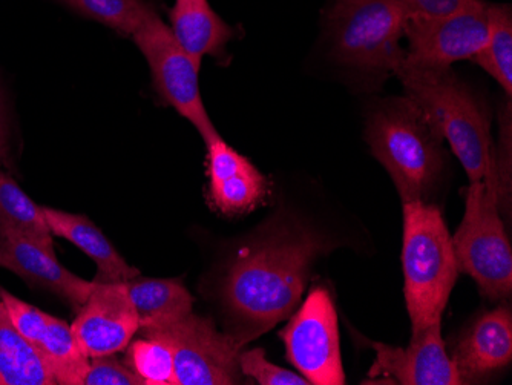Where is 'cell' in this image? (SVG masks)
Wrapping results in <instances>:
<instances>
[{"mask_svg":"<svg viewBox=\"0 0 512 385\" xmlns=\"http://www.w3.org/2000/svg\"><path fill=\"white\" fill-rule=\"evenodd\" d=\"M410 99L450 143L470 183L496 186V143L485 106L453 68H430L404 62L394 70Z\"/></svg>","mask_w":512,"mask_h":385,"instance_id":"obj_2","label":"cell"},{"mask_svg":"<svg viewBox=\"0 0 512 385\" xmlns=\"http://www.w3.org/2000/svg\"><path fill=\"white\" fill-rule=\"evenodd\" d=\"M287 359L310 384H345L338 315L330 293L316 287L281 332Z\"/></svg>","mask_w":512,"mask_h":385,"instance_id":"obj_9","label":"cell"},{"mask_svg":"<svg viewBox=\"0 0 512 385\" xmlns=\"http://www.w3.org/2000/svg\"><path fill=\"white\" fill-rule=\"evenodd\" d=\"M325 244L312 235L275 238L244 251L224 281V304L238 324L241 343L287 320L309 280L310 266Z\"/></svg>","mask_w":512,"mask_h":385,"instance_id":"obj_1","label":"cell"},{"mask_svg":"<svg viewBox=\"0 0 512 385\" xmlns=\"http://www.w3.org/2000/svg\"><path fill=\"white\" fill-rule=\"evenodd\" d=\"M0 267L59 295L80 309L91 295L96 281H86L57 261L56 254L28 238L0 229Z\"/></svg>","mask_w":512,"mask_h":385,"instance_id":"obj_15","label":"cell"},{"mask_svg":"<svg viewBox=\"0 0 512 385\" xmlns=\"http://www.w3.org/2000/svg\"><path fill=\"white\" fill-rule=\"evenodd\" d=\"M165 339L174 355L177 385H230L241 379L237 336L218 332L215 324L194 312L158 329L138 330Z\"/></svg>","mask_w":512,"mask_h":385,"instance_id":"obj_8","label":"cell"},{"mask_svg":"<svg viewBox=\"0 0 512 385\" xmlns=\"http://www.w3.org/2000/svg\"><path fill=\"white\" fill-rule=\"evenodd\" d=\"M171 31L178 45L201 66L204 57H220L234 30L209 4V0H175L169 11Z\"/></svg>","mask_w":512,"mask_h":385,"instance_id":"obj_16","label":"cell"},{"mask_svg":"<svg viewBox=\"0 0 512 385\" xmlns=\"http://www.w3.org/2000/svg\"><path fill=\"white\" fill-rule=\"evenodd\" d=\"M365 142L390 174L402 201H424L439 188L447 152L445 140L407 97H393L371 109Z\"/></svg>","mask_w":512,"mask_h":385,"instance_id":"obj_3","label":"cell"},{"mask_svg":"<svg viewBox=\"0 0 512 385\" xmlns=\"http://www.w3.org/2000/svg\"><path fill=\"white\" fill-rule=\"evenodd\" d=\"M240 370L244 376L255 379L261 385H309L304 376L281 369L267 361L263 349H252L240 355Z\"/></svg>","mask_w":512,"mask_h":385,"instance_id":"obj_25","label":"cell"},{"mask_svg":"<svg viewBox=\"0 0 512 385\" xmlns=\"http://www.w3.org/2000/svg\"><path fill=\"white\" fill-rule=\"evenodd\" d=\"M407 19H434L474 7L482 0H394Z\"/></svg>","mask_w":512,"mask_h":385,"instance_id":"obj_27","label":"cell"},{"mask_svg":"<svg viewBox=\"0 0 512 385\" xmlns=\"http://www.w3.org/2000/svg\"><path fill=\"white\" fill-rule=\"evenodd\" d=\"M404 293L413 336L442 320L459 277L442 212L424 201L404 203Z\"/></svg>","mask_w":512,"mask_h":385,"instance_id":"obj_4","label":"cell"},{"mask_svg":"<svg viewBox=\"0 0 512 385\" xmlns=\"http://www.w3.org/2000/svg\"><path fill=\"white\" fill-rule=\"evenodd\" d=\"M0 229L11 231L20 237L53 252V232L46 221L43 208L37 206L16 181L0 168Z\"/></svg>","mask_w":512,"mask_h":385,"instance_id":"obj_20","label":"cell"},{"mask_svg":"<svg viewBox=\"0 0 512 385\" xmlns=\"http://www.w3.org/2000/svg\"><path fill=\"white\" fill-rule=\"evenodd\" d=\"M376 352L370 379L402 385H460L459 373L442 339V320L411 338L407 349L371 343Z\"/></svg>","mask_w":512,"mask_h":385,"instance_id":"obj_12","label":"cell"},{"mask_svg":"<svg viewBox=\"0 0 512 385\" xmlns=\"http://www.w3.org/2000/svg\"><path fill=\"white\" fill-rule=\"evenodd\" d=\"M405 24L407 14L394 0H335L329 13L333 56L358 70L394 73L405 59Z\"/></svg>","mask_w":512,"mask_h":385,"instance_id":"obj_6","label":"cell"},{"mask_svg":"<svg viewBox=\"0 0 512 385\" xmlns=\"http://www.w3.org/2000/svg\"><path fill=\"white\" fill-rule=\"evenodd\" d=\"M4 152H5L4 120H2V108H0V165H2V158H4Z\"/></svg>","mask_w":512,"mask_h":385,"instance_id":"obj_28","label":"cell"},{"mask_svg":"<svg viewBox=\"0 0 512 385\" xmlns=\"http://www.w3.org/2000/svg\"><path fill=\"white\" fill-rule=\"evenodd\" d=\"M142 336L129 346L126 366L142 379L143 385H177L169 344L157 335Z\"/></svg>","mask_w":512,"mask_h":385,"instance_id":"obj_23","label":"cell"},{"mask_svg":"<svg viewBox=\"0 0 512 385\" xmlns=\"http://www.w3.org/2000/svg\"><path fill=\"white\" fill-rule=\"evenodd\" d=\"M50 362L54 378L60 385H83L89 369V358L77 343L73 329L56 316H46L45 329L36 344Z\"/></svg>","mask_w":512,"mask_h":385,"instance_id":"obj_21","label":"cell"},{"mask_svg":"<svg viewBox=\"0 0 512 385\" xmlns=\"http://www.w3.org/2000/svg\"><path fill=\"white\" fill-rule=\"evenodd\" d=\"M488 2L434 19H407L405 62L430 68H451L473 59L488 39Z\"/></svg>","mask_w":512,"mask_h":385,"instance_id":"obj_10","label":"cell"},{"mask_svg":"<svg viewBox=\"0 0 512 385\" xmlns=\"http://www.w3.org/2000/svg\"><path fill=\"white\" fill-rule=\"evenodd\" d=\"M71 329L89 359L125 350L140 329L125 284L96 281Z\"/></svg>","mask_w":512,"mask_h":385,"instance_id":"obj_11","label":"cell"},{"mask_svg":"<svg viewBox=\"0 0 512 385\" xmlns=\"http://www.w3.org/2000/svg\"><path fill=\"white\" fill-rule=\"evenodd\" d=\"M83 385H143V381L119 359L106 355L89 359Z\"/></svg>","mask_w":512,"mask_h":385,"instance_id":"obj_26","label":"cell"},{"mask_svg":"<svg viewBox=\"0 0 512 385\" xmlns=\"http://www.w3.org/2000/svg\"><path fill=\"white\" fill-rule=\"evenodd\" d=\"M488 39L473 62L512 94V10L508 4H488Z\"/></svg>","mask_w":512,"mask_h":385,"instance_id":"obj_22","label":"cell"},{"mask_svg":"<svg viewBox=\"0 0 512 385\" xmlns=\"http://www.w3.org/2000/svg\"><path fill=\"white\" fill-rule=\"evenodd\" d=\"M209 198L226 217L249 214L269 195L266 177L220 135L206 143Z\"/></svg>","mask_w":512,"mask_h":385,"instance_id":"obj_13","label":"cell"},{"mask_svg":"<svg viewBox=\"0 0 512 385\" xmlns=\"http://www.w3.org/2000/svg\"><path fill=\"white\" fill-rule=\"evenodd\" d=\"M56 384L50 362L20 335L0 298V385Z\"/></svg>","mask_w":512,"mask_h":385,"instance_id":"obj_19","label":"cell"},{"mask_svg":"<svg viewBox=\"0 0 512 385\" xmlns=\"http://www.w3.org/2000/svg\"><path fill=\"white\" fill-rule=\"evenodd\" d=\"M459 272L470 275L483 297L509 300L512 293L511 243L500 218L499 192L486 181L471 183L465 215L451 237Z\"/></svg>","mask_w":512,"mask_h":385,"instance_id":"obj_5","label":"cell"},{"mask_svg":"<svg viewBox=\"0 0 512 385\" xmlns=\"http://www.w3.org/2000/svg\"><path fill=\"white\" fill-rule=\"evenodd\" d=\"M82 16L97 20L123 36L142 27L152 8L145 0H60Z\"/></svg>","mask_w":512,"mask_h":385,"instance_id":"obj_24","label":"cell"},{"mask_svg":"<svg viewBox=\"0 0 512 385\" xmlns=\"http://www.w3.org/2000/svg\"><path fill=\"white\" fill-rule=\"evenodd\" d=\"M151 68L158 96L195 126L204 142L218 137L200 91V66L178 45L171 28L151 11L132 34Z\"/></svg>","mask_w":512,"mask_h":385,"instance_id":"obj_7","label":"cell"},{"mask_svg":"<svg viewBox=\"0 0 512 385\" xmlns=\"http://www.w3.org/2000/svg\"><path fill=\"white\" fill-rule=\"evenodd\" d=\"M462 384H476L512 361V313L506 306L483 313L470 324L450 356Z\"/></svg>","mask_w":512,"mask_h":385,"instance_id":"obj_14","label":"cell"},{"mask_svg":"<svg viewBox=\"0 0 512 385\" xmlns=\"http://www.w3.org/2000/svg\"><path fill=\"white\" fill-rule=\"evenodd\" d=\"M43 212L53 235L73 243L97 264L99 283H125L138 277V270L123 260L111 241L89 218L53 208H43Z\"/></svg>","mask_w":512,"mask_h":385,"instance_id":"obj_17","label":"cell"},{"mask_svg":"<svg viewBox=\"0 0 512 385\" xmlns=\"http://www.w3.org/2000/svg\"><path fill=\"white\" fill-rule=\"evenodd\" d=\"M123 284L137 312L138 330L168 326L192 312L194 300L180 281L135 277Z\"/></svg>","mask_w":512,"mask_h":385,"instance_id":"obj_18","label":"cell"}]
</instances>
